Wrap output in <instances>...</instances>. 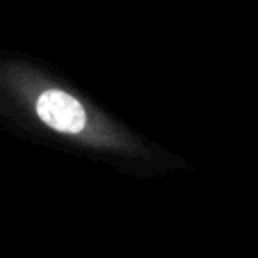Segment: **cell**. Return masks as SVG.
I'll list each match as a JSON object with an SVG mask.
<instances>
[{
	"label": "cell",
	"instance_id": "obj_1",
	"mask_svg": "<svg viewBox=\"0 0 258 258\" xmlns=\"http://www.w3.org/2000/svg\"><path fill=\"white\" fill-rule=\"evenodd\" d=\"M0 123L137 178H160L187 167L59 73L12 50H0Z\"/></svg>",
	"mask_w": 258,
	"mask_h": 258
}]
</instances>
